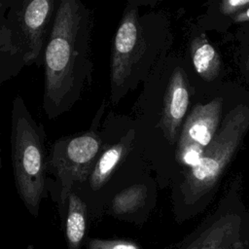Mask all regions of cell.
Wrapping results in <instances>:
<instances>
[{
  "mask_svg": "<svg viewBox=\"0 0 249 249\" xmlns=\"http://www.w3.org/2000/svg\"><path fill=\"white\" fill-rule=\"evenodd\" d=\"M190 102L189 90L185 73L181 68H176L169 79L166 88L160 126L170 144H174L183 118L187 113Z\"/></svg>",
  "mask_w": 249,
  "mask_h": 249,
  "instance_id": "9c48e42d",
  "label": "cell"
},
{
  "mask_svg": "<svg viewBox=\"0 0 249 249\" xmlns=\"http://www.w3.org/2000/svg\"><path fill=\"white\" fill-rule=\"evenodd\" d=\"M65 234L68 249H81L87 228V206L75 193L68 195Z\"/></svg>",
  "mask_w": 249,
  "mask_h": 249,
  "instance_id": "7c38bea8",
  "label": "cell"
},
{
  "mask_svg": "<svg viewBox=\"0 0 249 249\" xmlns=\"http://www.w3.org/2000/svg\"><path fill=\"white\" fill-rule=\"evenodd\" d=\"M132 140L133 131H130L119 142L102 150L89 177L90 188L93 191L99 190L109 180L116 167L128 152Z\"/></svg>",
  "mask_w": 249,
  "mask_h": 249,
  "instance_id": "30bf717a",
  "label": "cell"
},
{
  "mask_svg": "<svg viewBox=\"0 0 249 249\" xmlns=\"http://www.w3.org/2000/svg\"><path fill=\"white\" fill-rule=\"evenodd\" d=\"M245 219L234 211H223L184 249H249Z\"/></svg>",
  "mask_w": 249,
  "mask_h": 249,
  "instance_id": "52a82bcc",
  "label": "cell"
},
{
  "mask_svg": "<svg viewBox=\"0 0 249 249\" xmlns=\"http://www.w3.org/2000/svg\"><path fill=\"white\" fill-rule=\"evenodd\" d=\"M0 137H1V133H0ZM0 167H1V145H0Z\"/></svg>",
  "mask_w": 249,
  "mask_h": 249,
  "instance_id": "d6986e66",
  "label": "cell"
},
{
  "mask_svg": "<svg viewBox=\"0 0 249 249\" xmlns=\"http://www.w3.org/2000/svg\"><path fill=\"white\" fill-rule=\"evenodd\" d=\"M92 24V13L82 0H57L42 65V107L49 120L71 110L91 82Z\"/></svg>",
  "mask_w": 249,
  "mask_h": 249,
  "instance_id": "6da1fadb",
  "label": "cell"
},
{
  "mask_svg": "<svg viewBox=\"0 0 249 249\" xmlns=\"http://www.w3.org/2000/svg\"><path fill=\"white\" fill-rule=\"evenodd\" d=\"M249 6V0H222L220 11L223 15L232 16Z\"/></svg>",
  "mask_w": 249,
  "mask_h": 249,
  "instance_id": "2e32d148",
  "label": "cell"
},
{
  "mask_svg": "<svg viewBox=\"0 0 249 249\" xmlns=\"http://www.w3.org/2000/svg\"><path fill=\"white\" fill-rule=\"evenodd\" d=\"M87 249H142L137 243L126 239L91 238L88 241Z\"/></svg>",
  "mask_w": 249,
  "mask_h": 249,
  "instance_id": "9a60e30c",
  "label": "cell"
},
{
  "mask_svg": "<svg viewBox=\"0 0 249 249\" xmlns=\"http://www.w3.org/2000/svg\"><path fill=\"white\" fill-rule=\"evenodd\" d=\"M11 124L12 161L17 191L29 213L37 217L48 170L46 132L44 126L34 120L20 95L13 99Z\"/></svg>",
  "mask_w": 249,
  "mask_h": 249,
  "instance_id": "7a4b0ae2",
  "label": "cell"
},
{
  "mask_svg": "<svg viewBox=\"0 0 249 249\" xmlns=\"http://www.w3.org/2000/svg\"><path fill=\"white\" fill-rule=\"evenodd\" d=\"M57 0H0L4 28L26 66L43 65V53Z\"/></svg>",
  "mask_w": 249,
  "mask_h": 249,
  "instance_id": "277c9868",
  "label": "cell"
},
{
  "mask_svg": "<svg viewBox=\"0 0 249 249\" xmlns=\"http://www.w3.org/2000/svg\"><path fill=\"white\" fill-rule=\"evenodd\" d=\"M144 49L145 42L137 11L128 9L124 13L112 44L110 61L112 96L124 85Z\"/></svg>",
  "mask_w": 249,
  "mask_h": 249,
  "instance_id": "8992f818",
  "label": "cell"
},
{
  "mask_svg": "<svg viewBox=\"0 0 249 249\" xmlns=\"http://www.w3.org/2000/svg\"><path fill=\"white\" fill-rule=\"evenodd\" d=\"M233 22H244L249 20V6L231 16Z\"/></svg>",
  "mask_w": 249,
  "mask_h": 249,
  "instance_id": "e0dca14e",
  "label": "cell"
},
{
  "mask_svg": "<svg viewBox=\"0 0 249 249\" xmlns=\"http://www.w3.org/2000/svg\"><path fill=\"white\" fill-rule=\"evenodd\" d=\"M192 60L196 73L205 81H213L221 71V58L204 36L196 37L191 43Z\"/></svg>",
  "mask_w": 249,
  "mask_h": 249,
  "instance_id": "8fae6325",
  "label": "cell"
},
{
  "mask_svg": "<svg viewBox=\"0 0 249 249\" xmlns=\"http://www.w3.org/2000/svg\"><path fill=\"white\" fill-rule=\"evenodd\" d=\"M25 66L23 56L11 45L0 11V85L18 76Z\"/></svg>",
  "mask_w": 249,
  "mask_h": 249,
  "instance_id": "4fadbf2b",
  "label": "cell"
},
{
  "mask_svg": "<svg viewBox=\"0 0 249 249\" xmlns=\"http://www.w3.org/2000/svg\"><path fill=\"white\" fill-rule=\"evenodd\" d=\"M246 70H248V71H249V57H248L247 62H246Z\"/></svg>",
  "mask_w": 249,
  "mask_h": 249,
  "instance_id": "ac0fdd59",
  "label": "cell"
},
{
  "mask_svg": "<svg viewBox=\"0 0 249 249\" xmlns=\"http://www.w3.org/2000/svg\"><path fill=\"white\" fill-rule=\"evenodd\" d=\"M147 197L145 185H133L117 194L112 200L111 210L116 215L131 213L140 208Z\"/></svg>",
  "mask_w": 249,
  "mask_h": 249,
  "instance_id": "5bb4252c",
  "label": "cell"
},
{
  "mask_svg": "<svg viewBox=\"0 0 249 249\" xmlns=\"http://www.w3.org/2000/svg\"><path fill=\"white\" fill-rule=\"evenodd\" d=\"M100 112L87 131L63 136L55 140L48 155V168L56 176L61 186L60 198L64 204L75 182L86 181L103 148L98 132Z\"/></svg>",
  "mask_w": 249,
  "mask_h": 249,
  "instance_id": "5b68a950",
  "label": "cell"
},
{
  "mask_svg": "<svg viewBox=\"0 0 249 249\" xmlns=\"http://www.w3.org/2000/svg\"><path fill=\"white\" fill-rule=\"evenodd\" d=\"M249 129V107L239 104L224 118L214 137L185 176L181 190L187 203H195L217 184Z\"/></svg>",
  "mask_w": 249,
  "mask_h": 249,
  "instance_id": "3957f363",
  "label": "cell"
},
{
  "mask_svg": "<svg viewBox=\"0 0 249 249\" xmlns=\"http://www.w3.org/2000/svg\"><path fill=\"white\" fill-rule=\"evenodd\" d=\"M223 98L197 104L188 116L178 139L177 150L193 147L204 152L214 137L221 121Z\"/></svg>",
  "mask_w": 249,
  "mask_h": 249,
  "instance_id": "ba28073f",
  "label": "cell"
}]
</instances>
